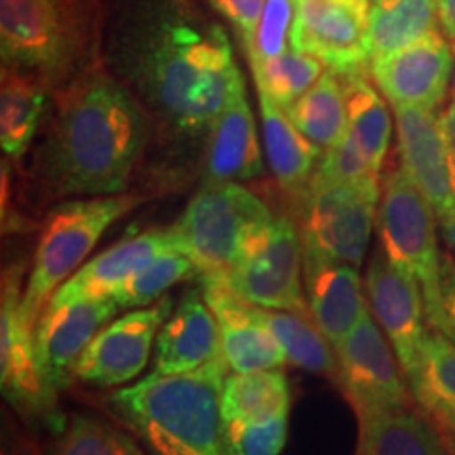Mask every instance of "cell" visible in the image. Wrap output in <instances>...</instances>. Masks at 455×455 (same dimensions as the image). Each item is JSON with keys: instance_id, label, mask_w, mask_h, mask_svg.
<instances>
[{"instance_id": "cell-24", "label": "cell", "mask_w": 455, "mask_h": 455, "mask_svg": "<svg viewBox=\"0 0 455 455\" xmlns=\"http://www.w3.org/2000/svg\"><path fill=\"white\" fill-rule=\"evenodd\" d=\"M259 93L261 124H264L266 158L278 186L301 201L308 192L312 175L321 161V152L295 127L287 110H283L264 91Z\"/></svg>"}, {"instance_id": "cell-9", "label": "cell", "mask_w": 455, "mask_h": 455, "mask_svg": "<svg viewBox=\"0 0 455 455\" xmlns=\"http://www.w3.org/2000/svg\"><path fill=\"white\" fill-rule=\"evenodd\" d=\"M24 289V266L4 270L0 299V388L4 401L21 419L57 435L68 419L57 390L38 361L34 329L21 315Z\"/></svg>"}, {"instance_id": "cell-25", "label": "cell", "mask_w": 455, "mask_h": 455, "mask_svg": "<svg viewBox=\"0 0 455 455\" xmlns=\"http://www.w3.org/2000/svg\"><path fill=\"white\" fill-rule=\"evenodd\" d=\"M356 455H451L439 430L419 409L358 418Z\"/></svg>"}, {"instance_id": "cell-34", "label": "cell", "mask_w": 455, "mask_h": 455, "mask_svg": "<svg viewBox=\"0 0 455 455\" xmlns=\"http://www.w3.org/2000/svg\"><path fill=\"white\" fill-rule=\"evenodd\" d=\"M201 278V272L195 266V261L181 253L180 249L171 247L148 264L140 272L124 283V287L114 295V301L121 310L146 308V306L156 304L163 299L171 287L175 284Z\"/></svg>"}, {"instance_id": "cell-15", "label": "cell", "mask_w": 455, "mask_h": 455, "mask_svg": "<svg viewBox=\"0 0 455 455\" xmlns=\"http://www.w3.org/2000/svg\"><path fill=\"white\" fill-rule=\"evenodd\" d=\"M365 295L375 323L388 338L403 373L409 378L430 329L422 289L378 249L365 270Z\"/></svg>"}, {"instance_id": "cell-40", "label": "cell", "mask_w": 455, "mask_h": 455, "mask_svg": "<svg viewBox=\"0 0 455 455\" xmlns=\"http://www.w3.org/2000/svg\"><path fill=\"white\" fill-rule=\"evenodd\" d=\"M439 7V24L445 38L455 44V0H436Z\"/></svg>"}, {"instance_id": "cell-38", "label": "cell", "mask_w": 455, "mask_h": 455, "mask_svg": "<svg viewBox=\"0 0 455 455\" xmlns=\"http://www.w3.org/2000/svg\"><path fill=\"white\" fill-rule=\"evenodd\" d=\"M212 4L218 13L224 15L235 26L238 38L244 44V51L251 49L266 0H212Z\"/></svg>"}, {"instance_id": "cell-41", "label": "cell", "mask_w": 455, "mask_h": 455, "mask_svg": "<svg viewBox=\"0 0 455 455\" xmlns=\"http://www.w3.org/2000/svg\"><path fill=\"white\" fill-rule=\"evenodd\" d=\"M439 228L443 241H445L449 253L455 259V215H443V218H439Z\"/></svg>"}, {"instance_id": "cell-16", "label": "cell", "mask_w": 455, "mask_h": 455, "mask_svg": "<svg viewBox=\"0 0 455 455\" xmlns=\"http://www.w3.org/2000/svg\"><path fill=\"white\" fill-rule=\"evenodd\" d=\"M392 108H439L451 89L453 49L439 32L369 64Z\"/></svg>"}, {"instance_id": "cell-21", "label": "cell", "mask_w": 455, "mask_h": 455, "mask_svg": "<svg viewBox=\"0 0 455 455\" xmlns=\"http://www.w3.org/2000/svg\"><path fill=\"white\" fill-rule=\"evenodd\" d=\"M220 356L218 318L204 298L203 284L186 289L158 333L152 373H192Z\"/></svg>"}, {"instance_id": "cell-19", "label": "cell", "mask_w": 455, "mask_h": 455, "mask_svg": "<svg viewBox=\"0 0 455 455\" xmlns=\"http://www.w3.org/2000/svg\"><path fill=\"white\" fill-rule=\"evenodd\" d=\"M173 247L171 228H148L114 243L106 251L83 264L49 299L47 306H64L83 299H112L148 261Z\"/></svg>"}, {"instance_id": "cell-3", "label": "cell", "mask_w": 455, "mask_h": 455, "mask_svg": "<svg viewBox=\"0 0 455 455\" xmlns=\"http://www.w3.org/2000/svg\"><path fill=\"white\" fill-rule=\"evenodd\" d=\"M228 371L220 356L192 373H150L108 405L148 455H226L220 401Z\"/></svg>"}, {"instance_id": "cell-39", "label": "cell", "mask_w": 455, "mask_h": 455, "mask_svg": "<svg viewBox=\"0 0 455 455\" xmlns=\"http://www.w3.org/2000/svg\"><path fill=\"white\" fill-rule=\"evenodd\" d=\"M441 306L443 327L441 331L455 344V259L451 255H443L441 264Z\"/></svg>"}, {"instance_id": "cell-37", "label": "cell", "mask_w": 455, "mask_h": 455, "mask_svg": "<svg viewBox=\"0 0 455 455\" xmlns=\"http://www.w3.org/2000/svg\"><path fill=\"white\" fill-rule=\"evenodd\" d=\"M379 180L363 152L358 150L355 138L346 133L331 150H327L316 164L310 186H338V184H361V181Z\"/></svg>"}, {"instance_id": "cell-5", "label": "cell", "mask_w": 455, "mask_h": 455, "mask_svg": "<svg viewBox=\"0 0 455 455\" xmlns=\"http://www.w3.org/2000/svg\"><path fill=\"white\" fill-rule=\"evenodd\" d=\"M144 203L141 195L72 198L51 209L43 221L26 278L21 315L32 329L57 289L89 258L100 238L118 220Z\"/></svg>"}, {"instance_id": "cell-36", "label": "cell", "mask_w": 455, "mask_h": 455, "mask_svg": "<svg viewBox=\"0 0 455 455\" xmlns=\"http://www.w3.org/2000/svg\"><path fill=\"white\" fill-rule=\"evenodd\" d=\"M289 435V415L264 424L221 422L226 455H281Z\"/></svg>"}, {"instance_id": "cell-27", "label": "cell", "mask_w": 455, "mask_h": 455, "mask_svg": "<svg viewBox=\"0 0 455 455\" xmlns=\"http://www.w3.org/2000/svg\"><path fill=\"white\" fill-rule=\"evenodd\" d=\"M220 403L221 422L264 424L291 413V386L281 369L228 373Z\"/></svg>"}, {"instance_id": "cell-35", "label": "cell", "mask_w": 455, "mask_h": 455, "mask_svg": "<svg viewBox=\"0 0 455 455\" xmlns=\"http://www.w3.org/2000/svg\"><path fill=\"white\" fill-rule=\"evenodd\" d=\"M298 0H266L253 47L247 51L249 66L272 60L291 49Z\"/></svg>"}, {"instance_id": "cell-13", "label": "cell", "mask_w": 455, "mask_h": 455, "mask_svg": "<svg viewBox=\"0 0 455 455\" xmlns=\"http://www.w3.org/2000/svg\"><path fill=\"white\" fill-rule=\"evenodd\" d=\"M401 169L432 204L436 218L455 215V150L435 108H395Z\"/></svg>"}, {"instance_id": "cell-30", "label": "cell", "mask_w": 455, "mask_h": 455, "mask_svg": "<svg viewBox=\"0 0 455 455\" xmlns=\"http://www.w3.org/2000/svg\"><path fill=\"white\" fill-rule=\"evenodd\" d=\"M264 325L275 335L276 344L281 346L289 365L301 371L318 375V378L331 379L338 378V358L331 346L310 315L284 310L258 308Z\"/></svg>"}, {"instance_id": "cell-1", "label": "cell", "mask_w": 455, "mask_h": 455, "mask_svg": "<svg viewBox=\"0 0 455 455\" xmlns=\"http://www.w3.org/2000/svg\"><path fill=\"white\" fill-rule=\"evenodd\" d=\"M148 140L141 104L104 68L93 66L55 91V114L32 161L47 201L123 195Z\"/></svg>"}, {"instance_id": "cell-26", "label": "cell", "mask_w": 455, "mask_h": 455, "mask_svg": "<svg viewBox=\"0 0 455 455\" xmlns=\"http://www.w3.org/2000/svg\"><path fill=\"white\" fill-rule=\"evenodd\" d=\"M47 84L36 74L3 66L0 76V146L11 161H21L38 133Z\"/></svg>"}, {"instance_id": "cell-43", "label": "cell", "mask_w": 455, "mask_h": 455, "mask_svg": "<svg viewBox=\"0 0 455 455\" xmlns=\"http://www.w3.org/2000/svg\"><path fill=\"white\" fill-rule=\"evenodd\" d=\"M453 49V74H451V98H455V44H451Z\"/></svg>"}, {"instance_id": "cell-11", "label": "cell", "mask_w": 455, "mask_h": 455, "mask_svg": "<svg viewBox=\"0 0 455 455\" xmlns=\"http://www.w3.org/2000/svg\"><path fill=\"white\" fill-rule=\"evenodd\" d=\"M335 386L344 392L356 418L398 411L415 403L401 363L371 310L335 346Z\"/></svg>"}, {"instance_id": "cell-28", "label": "cell", "mask_w": 455, "mask_h": 455, "mask_svg": "<svg viewBox=\"0 0 455 455\" xmlns=\"http://www.w3.org/2000/svg\"><path fill=\"white\" fill-rule=\"evenodd\" d=\"M436 0H371L369 57L371 61L439 32Z\"/></svg>"}, {"instance_id": "cell-18", "label": "cell", "mask_w": 455, "mask_h": 455, "mask_svg": "<svg viewBox=\"0 0 455 455\" xmlns=\"http://www.w3.org/2000/svg\"><path fill=\"white\" fill-rule=\"evenodd\" d=\"M204 298L220 329V355L232 373L276 371L289 365L275 335L259 318L258 306L232 293L224 283L201 278Z\"/></svg>"}, {"instance_id": "cell-7", "label": "cell", "mask_w": 455, "mask_h": 455, "mask_svg": "<svg viewBox=\"0 0 455 455\" xmlns=\"http://www.w3.org/2000/svg\"><path fill=\"white\" fill-rule=\"evenodd\" d=\"M436 218L432 204L407 178L401 167L390 171L382 181V196L378 207L379 249L392 266L422 289L428 327L441 331V264L436 238Z\"/></svg>"}, {"instance_id": "cell-6", "label": "cell", "mask_w": 455, "mask_h": 455, "mask_svg": "<svg viewBox=\"0 0 455 455\" xmlns=\"http://www.w3.org/2000/svg\"><path fill=\"white\" fill-rule=\"evenodd\" d=\"M270 207L241 184H203L171 224L173 247L195 261L201 278L221 281Z\"/></svg>"}, {"instance_id": "cell-32", "label": "cell", "mask_w": 455, "mask_h": 455, "mask_svg": "<svg viewBox=\"0 0 455 455\" xmlns=\"http://www.w3.org/2000/svg\"><path fill=\"white\" fill-rule=\"evenodd\" d=\"M325 68L315 55L291 47L272 60L251 64V72L258 91H264L283 110H289L315 87Z\"/></svg>"}, {"instance_id": "cell-29", "label": "cell", "mask_w": 455, "mask_h": 455, "mask_svg": "<svg viewBox=\"0 0 455 455\" xmlns=\"http://www.w3.org/2000/svg\"><path fill=\"white\" fill-rule=\"evenodd\" d=\"M299 133L321 152L338 144L348 133V100L339 72L329 68L308 93L287 110Z\"/></svg>"}, {"instance_id": "cell-23", "label": "cell", "mask_w": 455, "mask_h": 455, "mask_svg": "<svg viewBox=\"0 0 455 455\" xmlns=\"http://www.w3.org/2000/svg\"><path fill=\"white\" fill-rule=\"evenodd\" d=\"M409 390L426 418L439 430L455 455V344L428 329L419 348L418 365L407 378Z\"/></svg>"}, {"instance_id": "cell-31", "label": "cell", "mask_w": 455, "mask_h": 455, "mask_svg": "<svg viewBox=\"0 0 455 455\" xmlns=\"http://www.w3.org/2000/svg\"><path fill=\"white\" fill-rule=\"evenodd\" d=\"M348 100V133L373 171L382 175L392 138V118L386 101L379 98L363 72L341 74Z\"/></svg>"}, {"instance_id": "cell-20", "label": "cell", "mask_w": 455, "mask_h": 455, "mask_svg": "<svg viewBox=\"0 0 455 455\" xmlns=\"http://www.w3.org/2000/svg\"><path fill=\"white\" fill-rule=\"evenodd\" d=\"M304 291L312 321L331 341L333 348L361 323L369 310L365 281L358 268L323 258L306 247Z\"/></svg>"}, {"instance_id": "cell-4", "label": "cell", "mask_w": 455, "mask_h": 455, "mask_svg": "<svg viewBox=\"0 0 455 455\" xmlns=\"http://www.w3.org/2000/svg\"><path fill=\"white\" fill-rule=\"evenodd\" d=\"M91 30L93 15L83 0H0L3 66L36 74L53 91L93 68Z\"/></svg>"}, {"instance_id": "cell-2", "label": "cell", "mask_w": 455, "mask_h": 455, "mask_svg": "<svg viewBox=\"0 0 455 455\" xmlns=\"http://www.w3.org/2000/svg\"><path fill=\"white\" fill-rule=\"evenodd\" d=\"M118 53L138 93L181 131L212 127L218 114L244 93L243 72L224 28L164 0L124 34Z\"/></svg>"}, {"instance_id": "cell-33", "label": "cell", "mask_w": 455, "mask_h": 455, "mask_svg": "<svg viewBox=\"0 0 455 455\" xmlns=\"http://www.w3.org/2000/svg\"><path fill=\"white\" fill-rule=\"evenodd\" d=\"M44 455H148L133 435L95 415L76 413L53 435Z\"/></svg>"}, {"instance_id": "cell-42", "label": "cell", "mask_w": 455, "mask_h": 455, "mask_svg": "<svg viewBox=\"0 0 455 455\" xmlns=\"http://www.w3.org/2000/svg\"><path fill=\"white\" fill-rule=\"evenodd\" d=\"M443 121H445L449 140H451L453 150H455V98H451V101H449V106H447V110L443 112Z\"/></svg>"}, {"instance_id": "cell-44", "label": "cell", "mask_w": 455, "mask_h": 455, "mask_svg": "<svg viewBox=\"0 0 455 455\" xmlns=\"http://www.w3.org/2000/svg\"><path fill=\"white\" fill-rule=\"evenodd\" d=\"M178 3H181V4H188V7H192L190 0H178Z\"/></svg>"}, {"instance_id": "cell-8", "label": "cell", "mask_w": 455, "mask_h": 455, "mask_svg": "<svg viewBox=\"0 0 455 455\" xmlns=\"http://www.w3.org/2000/svg\"><path fill=\"white\" fill-rule=\"evenodd\" d=\"M220 283L258 308L310 315L299 226L272 213L249 235L236 264Z\"/></svg>"}, {"instance_id": "cell-12", "label": "cell", "mask_w": 455, "mask_h": 455, "mask_svg": "<svg viewBox=\"0 0 455 455\" xmlns=\"http://www.w3.org/2000/svg\"><path fill=\"white\" fill-rule=\"evenodd\" d=\"M171 312L173 299L164 295L156 304L114 318L78 358L74 379L95 388H118L133 382L155 355L158 333Z\"/></svg>"}, {"instance_id": "cell-14", "label": "cell", "mask_w": 455, "mask_h": 455, "mask_svg": "<svg viewBox=\"0 0 455 455\" xmlns=\"http://www.w3.org/2000/svg\"><path fill=\"white\" fill-rule=\"evenodd\" d=\"M371 0H298L291 47L339 74L363 72L369 57Z\"/></svg>"}, {"instance_id": "cell-10", "label": "cell", "mask_w": 455, "mask_h": 455, "mask_svg": "<svg viewBox=\"0 0 455 455\" xmlns=\"http://www.w3.org/2000/svg\"><path fill=\"white\" fill-rule=\"evenodd\" d=\"M379 196L382 180L310 186L299 201L301 244L323 258L361 268L378 224Z\"/></svg>"}, {"instance_id": "cell-17", "label": "cell", "mask_w": 455, "mask_h": 455, "mask_svg": "<svg viewBox=\"0 0 455 455\" xmlns=\"http://www.w3.org/2000/svg\"><path fill=\"white\" fill-rule=\"evenodd\" d=\"M118 312L121 308L114 299H83L43 310L34 327V346L43 371L57 392L74 382L78 358Z\"/></svg>"}, {"instance_id": "cell-22", "label": "cell", "mask_w": 455, "mask_h": 455, "mask_svg": "<svg viewBox=\"0 0 455 455\" xmlns=\"http://www.w3.org/2000/svg\"><path fill=\"white\" fill-rule=\"evenodd\" d=\"M264 173L258 127L247 95L241 93L209 127L203 184H243Z\"/></svg>"}]
</instances>
